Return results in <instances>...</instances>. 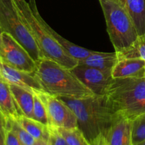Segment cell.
Returning a JSON list of instances; mask_svg holds the SVG:
<instances>
[{
  "instance_id": "cell-1",
  "label": "cell",
  "mask_w": 145,
  "mask_h": 145,
  "mask_svg": "<svg viewBox=\"0 0 145 145\" xmlns=\"http://www.w3.org/2000/svg\"><path fill=\"white\" fill-rule=\"evenodd\" d=\"M75 114L78 127L90 142L99 135H106L118 115L110 106L106 95L85 99L58 97Z\"/></svg>"
},
{
  "instance_id": "cell-2",
  "label": "cell",
  "mask_w": 145,
  "mask_h": 145,
  "mask_svg": "<svg viewBox=\"0 0 145 145\" xmlns=\"http://www.w3.org/2000/svg\"><path fill=\"white\" fill-rule=\"evenodd\" d=\"M17 8L29 29L42 58L51 59L62 67L72 69L78 65V60L69 55L57 42L45 25L35 0H14Z\"/></svg>"
},
{
  "instance_id": "cell-3",
  "label": "cell",
  "mask_w": 145,
  "mask_h": 145,
  "mask_svg": "<svg viewBox=\"0 0 145 145\" xmlns=\"http://www.w3.org/2000/svg\"><path fill=\"white\" fill-rule=\"evenodd\" d=\"M33 74L43 91L52 96L78 99L94 95L71 69L51 59H40Z\"/></svg>"
},
{
  "instance_id": "cell-4",
  "label": "cell",
  "mask_w": 145,
  "mask_h": 145,
  "mask_svg": "<svg viewBox=\"0 0 145 145\" xmlns=\"http://www.w3.org/2000/svg\"><path fill=\"white\" fill-rule=\"evenodd\" d=\"M106 96L115 113L134 120L145 113V76L113 79Z\"/></svg>"
},
{
  "instance_id": "cell-5",
  "label": "cell",
  "mask_w": 145,
  "mask_h": 145,
  "mask_svg": "<svg viewBox=\"0 0 145 145\" xmlns=\"http://www.w3.org/2000/svg\"><path fill=\"white\" fill-rule=\"evenodd\" d=\"M104 14L106 29L115 52L133 45L138 38L131 18L118 0H99Z\"/></svg>"
},
{
  "instance_id": "cell-6",
  "label": "cell",
  "mask_w": 145,
  "mask_h": 145,
  "mask_svg": "<svg viewBox=\"0 0 145 145\" xmlns=\"http://www.w3.org/2000/svg\"><path fill=\"white\" fill-rule=\"evenodd\" d=\"M0 25L3 32L19 42L35 62L42 59L36 42L23 20L14 0H0Z\"/></svg>"
},
{
  "instance_id": "cell-7",
  "label": "cell",
  "mask_w": 145,
  "mask_h": 145,
  "mask_svg": "<svg viewBox=\"0 0 145 145\" xmlns=\"http://www.w3.org/2000/svg\"><path fill=\"white\" fill-rule=\"evenodd\" d=\"M2 39L0 60L15 69L33 73L36 69L37 62L28 51L8 33H3Z\"/></svg>"
},
{
  "instance_id": "cell-8",
  "label": "cell",
  "mask_w": 145,
  "mask_h": 145,
  "mask_svg": "<svg viewBox=\"0 0 145 145\" xmlns=\"http://www.w3.org/2000/svg\"><path fill=\"white\" fill-rule=\"evenodd\" d=\"M43 101L47 109L49 126L56 128L78 127L76 117L72 109L59 98L43 91H34Z\"/></svg>"
},
{
  "instance_id": "cell-9",
  "label": "cell",
  "mask_w": 145,
  "mask_h": 145,
  "mask_svg": "<svg viewBox=\"0 0 145 145\" xmlns=\"http://www.w3.org/2000/svg\"><path fill=\"white\" fill-rule=\"evenodd\" d=\"M71 70L88 89L97 96L106 95L113 79L111 72L84 65H78Z\"/></svg>"
},
{
  "instance_id": "cell-10",
  "label": "cell",
  "mask_w": 145,
  "mask_h": 145,
  "mask_svg": "<svg viewBox=\"0 0 145 145\" xmlns=\"http://www.w3.org/2000/svg\"><path fill=\"white\" fill-rule=\"evenodd\" d=\"M0 77L8 84L16 85L32 91H43L33 73H29L11 67L1 60Z\"/></svg>"
},
{
  "instance_id": "cell-11",
  "label": "cell",
  "mask_w": 145,
  "mask_h": 145,
  "mask_svg": "<svg viewBox=\"0 0 145 145\" xmlns=\"http://www.w3.org/2000/svg\"><path fill=\"white\" fill-rule=\"evenodd\" d=\"M106 137L110 145H133L132 120L118 115Z\"/></svg>"
},
{
  "instance_id": "cell-12",
  "label": "cell",
  "mask_w": 145,
  "mask_h": 145,
  "mask_svg": "<svg viewBox=\"0 0 145 145\" xmlns=\"http://www.w3.org/2000/svg\"><path fill=\"white\" fill-rule=\"evenodd\" d=\"M145 76V60L141 58L118 59L112 70L113 79L142 77Z\"/></svg>"
},
{
  "instance_id": "cell-13",
  "label": "cell",
  "mask_w": 145,
  "mask_h": 145,
  "mask_svg": "<svg viewBox=\"0 0 145 145\" xmlns=\"http://www.w3.org/2000/svg\"><path fill=\"white\" fill-rule=\"evenodd\" d=\"M118 61V57L116 52H102L93 51L86 58L78 61V65L93 67L112 73V70Z\"/></svg>"
},
{
  "instance_id": "cell-14",
  "label": "cell",
  "mask_w": 145,
  "mask_h": 145,
  "mask_svg": "<svg viewBox=\"0 0 145 145\" xmlns=\"http://www.w3.org/2000/svg\"><path fill=\"white\" fill-rule=\"evenodd\" d=\"M133 21L138 36H145V0H118Z\"/></svg>"
},
{
  "instance_id": "cell-15",
  "label": "cell",
  "mask_w": 145,
  "mask_h": 145,
  "mask_svg": "<svg viewBox=\"0 0 145 145\" xmlns=\"http://www.w3.org/2000/svg\"><path fill=\"white\" fill-rule=\"evenodd\" d=\"M0 111L7 119L16 120L23 116L17 106L9 84L0 77Z\"/></svg>"
},
{
  "instance_id": "cell-16",
  "label": "cell",
  "mask_w": 145,
  "mask_h": 145,
  "mask_svg": "<svg viewBox=\"0 0 145 145\" xmlns=\"http://www.w3.org/2000/svg\"><path fill=\"white\" fill-rule=\"evenodd\" d=\"M14 99L23 116L33 118V108L34 93L32 91L25 88L9 84Z\"/></svg>"
},
{
  "instance_id": "cell-17",
  "label": "cell",
  "mask_w": 145,
  "mask_h": 145,
  "mask_svg": "<svg viewBox=\"0 0 145 145\" xmlns=\"http://www.w3.org/2000/svg\"><path fill=\"white\" fill-rule=\"evenodd\" d=\"M44 24H45V27L48 30L50 33L53 36V38L56 40L57 42L63 48V49L70 56L77 59L78 61L80 60V59H84V58H86V57L89 56V55H91L93 52V50H91L82 48V47L79 46V45H76L75 44L72 43V42H69V40H67L65 38L61 36L55 30L52 29L45 21Z\"/></svg>"
},
{
  "instance_id": "cell-18",
  "label": "cell",
  "mask_w": 145,
  "mask_h": 145,
  "mask_svg": "<svg viewBox=\"0 0 145 145\" xmlns=\"http://www.w3.org/2000/svg\"><path fill=\"white\" fill-rule=\"evenodd\" d=\"M17 122L35 139L48 142L49 126H47L33 118L21 116L16 119Z\"/></svg>"
},
{
  "instance_id": "cell-19",
  "label": "cell",
  "mask_w": 145,
  "mask_h": 145,
  "mask_svg": "<svg viewBox=\"0 0 145 145\" xmlns=\"http://www.w3.org/2000/svg\"><path fill=\"white\" fill-rule=\"evenodd\" d=\"M116 53L118 59L123 58H141L145 60V36H139L133 45Z\"/></svg>"
},
{
  "instance_id": "cell-20",
  "label": "cell",
  "mask_w": 145,
  "mask_h": 145,
  "mask_svg": "<svg viewBox=\"0 0 145 145\" xmlns=\"http://www.w3.org/2000/svg\"><path fill=\"white\" fill-rule=\"evenodd\" d=\"M57 130L65 139L69 145H90L89 142L79 127L57 128Z\"/></svg>"
},
{
  "instance_id": "cell-21",
  "label": "cell",
  "mask_w": 145,
  "mask_h": 145,
  "mask_svg": "<svg viewBox=\"0 0 145 145\" xmlns=\"http://www.w3.org/2000/svg\"><path fill=\"white\" fill-rule=\"evenodd\" d=\"M7 127L16 135L22 145H33L35 140L14 119H7Z\"/></svg>"
},
{
  "instance_id": "cell-22",
  "label": "cell",
  "mask_w": 145,
  "mask_h": 145,
  "mask_svg": "<svg viewBox=\"0 0 145 145\" xmlns=\"http://www.w3.org/2000/svg\"><path fill=\"white\" fill-rule=\"evenodd\" d=\"M34 93V101L33 108V119L49 126V120H48V113L45 105L43 101L40 97L33 91Z\"/></svg>"
},
{
  "instance_id": "cell-23",
  "label": "cell",
  "mask_w": 145,
  "mask_h": 145,
  "mask_svg": "<svg viewBox=\"0 0 145 145\" xmlns=\"http://www.w3.org/2000/svg\"><path fill=\"white\" fill-rule=\"evenodd\" d=\"M132 134L133 145L145 140V113L132 120Z\"/></svg>"
},
{
  "instance_id": "cell-24",
  "label": "cell",
  "mask_w": 145,
  "mask_h": 145,
  "mask_svg": "<svg viewBox=\"0 0 145 145\" xmlns=\"http://www.w3.org/2000/svg\"><path fill=\"white\" fill-rule=\"evenodd\" d=\"M49 145H69L57 128L49 126Z\"/></svg>"
},
{
  "instance_id": "cell-25",
  "label": "cell",
  "mask_w": 145,
  "mask_h": 145,
  "mask_svg": "<svg viewBox=\"0 0 145 145\" xmlns=\"http://www.w3.org/2000/svg\"><path fill=\"white\" fill-rule=\"evenodd\" d=\"M7 129V118L0 111V145H6Z\"/></svg>"
},
{
  "instance_id": "cell-26",
  "label": "cell",
  "mask_w": 145,
  "mask_h": 145,
  "mask_svg": "<svg viewBox=\"0 0 145 145\" xmlns=\"http://www.w3.org/2000/svg\"><path fill=\"white\" fill-rule=\"evenodd\" d=\"M6 145H22L16 135L9 129H7Z\"/></svg>"
},
{
  "instance_id": "cell-27",
  "label": "cell",
  "mask_w": 145,
  "mask_h": 145,
  "mask_svg": "<svg viewBox=\"0 0 145 145\" xmlns=\"http://www.w3.org/2000/svg\"><path fill=\"white\" fill-rule=\"evenodd\" d=\"M89 143H90V145H110L106 135L102 134L99 135Z\"/></svg>"
},
{
  "instance_id": "cell-28",
  "label": "cell",
  "mask_w": 145,
  "mask_h": 145,
  "mask_svg": "<svg viewBox=\"0 0 145 145\" xmlns=\"http://www.w3.org/2000/svg\"><path fill=\"white\" fill-rule=\"evenodd\" d=\"M33 145H49L48 141L42 140H36Z\"/></svg>"
},
{
  "instance_id": "cell-29",
  "label": "cell",
  "mask_w": 145,
  "mask_h": 145,
  "mask_svg": "<svg viewBox=\"0 0 145 145\" xmlns=\"http://www.w3.org/2000/svg\"><path fill=\"white\" fill-rule=\"evenodd\" d=\"M3 31L1 29V25H0V57H1V50H2V45H3V39H2V35H3Z\"/></svg>"
},
{
  "instance_id": "cell-30",
  "label": "cell",
  "mask_w": 145,
  "mask_h": 145,
  "mask_svg": "<svg viewBox=\"0 0 145 145\" xmlns=\"http://www.w3.org/2000/svg\"><path fill=\"white\" fill-rule=\"evenodd\" d=\"M135 145H145V140H144V141L142 142L138 143V144H135Z\"/></svg>"
}]
</instances>
